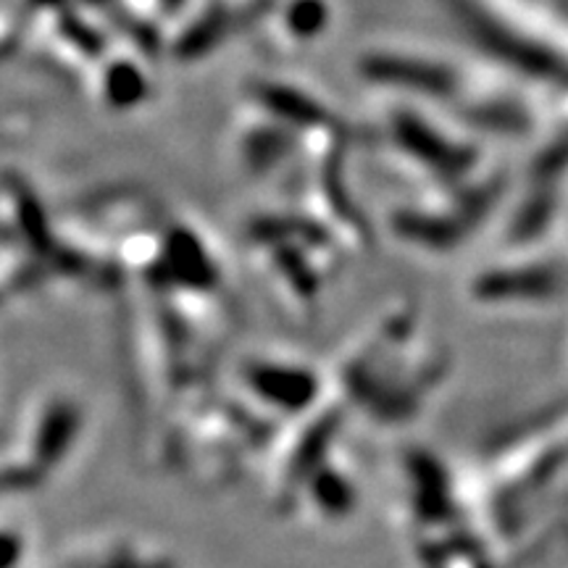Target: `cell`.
Segmentation results:
<instances>
[{
  "mask_svg": "<svg viewBox=\"0 0 568 568\" xmlns=\"http://www.w3.org/2000/svg\"><path fill=\"white\" fill-rule=\"evenodd\" d=\"M510 261L489 266L471 282V297L481 308H548L566 290L556 261L531 247H510Z\"/></svg>",
  "mask_w": 568,
  "mask_h": 568,
  "instance_id": "obj_5",
  "label": "cell"
},
{
  "mask_svg": "<svg viewBox=\"0 0 568 568\" xmlns=\"http://www.w3.org/2000/svg\"><path fill=\"white\" fill-rule=\"evenodd\" d=\"M493 197L477 193L471 197H450L439 205H397L385 213V230L397 245L418 255H447L466 245L493 211Z\"/></svg>",
  "mask_w": 568,
  "mask_h": 568,
  "instance_id": "obj_4",
  "label": "cell"
},
{
  "mask_svg": "<svg viewBox=\"0 0 568 568\" xmlns=\"http://www.w3.org/2000/svg\"><path fill=\"white\" fill-rule=\"evenodd\" d=\"M450 374V353L416 314L376 322L326 368V395L374 429H403L424 414Z\"/></svg>",
  "mask_w": 568,
  "mask_h": 568,
  "instance_id": "obj_1",
  "label": "cell"
},
{
  "mask_svg": "<svg viewBox=\"0 0 568 568\" xmlns=\"http://www.w3.org/2000/svg\"><path fill=\"white\" fill-rule=\"evenodd\" d=\"M234 400L274 432L308 416L326 395V368L280 353L245 355L234 366Z\"/></svg>",
  "mask_w": 568,
  "mask_h": 568,
  "instance_id": "obj_3",
  "label": "cell"
},
{
  "mask_svg": "<svg viewBox=\"0 0 568 568\" xmlns=\"http://www.w3.org/2000/svg\"><path fill=\"white\" fill-rule=\"evenodd\" d=\"M247 251L280 297L311 314L318 305L329 272L337 266L343 240L308 211L266 213L251 219Z\"/></svg>",
  "mask_w": 568,
  "mask_h": 568,
  "instance_id": "obj_2",
  "label": "cell"
}]
</instances>
